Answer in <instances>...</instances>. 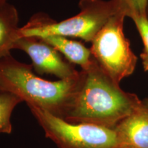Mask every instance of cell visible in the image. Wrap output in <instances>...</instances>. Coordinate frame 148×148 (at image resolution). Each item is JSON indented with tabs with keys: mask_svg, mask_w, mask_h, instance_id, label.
<instances>
[{
	"mask_svg": "<svg viewBox=\"0 0 148 148\" xmlns=\"http://www.w3.org/2000/svg\"><path fill=\"white\" fill-rule=\"evenodd\" d=\"M115 1L120 12H123L126 17H147L148 0H115Z\"/></svg>",
	"mask_w": 148,
	"mask_h": 148,
	"instance_id": "8fae6325",
	"label": "cell"
},
{
	"mask_svg": "<svg viewBox=\"0 0 148 148\" xmlns=\"http://www.w3.org/2000/svg\"><path fill=\"white\" fill-rule=\"evenodd\" d=\"M78 87L62 119L73 123H87L114 128L143 104L138 96L125 92L94 61L80 70Z\"/></svg>",
	"mask_w": 148,
	"mask_h": 148,
	"instance_id": "6da1fadb",
	"label": "cell"
},
{
	"mask_svg": "<svg viewBox=\"0 0 148 148\" xmlns=\"http://www.w3.org/2000/svg\"><path fill=\"white\" fill-rule=\"evenodd\" d=\"M14 49L27 53L32 60L33 69L39 75L49 74L59 79H66L77 77L80 73L55 48L37 37H20Z\"/></svg>",
	"mask_w": 148,
	"mask_h": 148,
	"instance_id": "8992f818",
	"label": "cell"
},
{
	"mask_svg": "<svg viewBox=\"0 0 148 148\" xmlns=\"http://www.w3.org/2000/svg\"><path fill=\"white\" fill-rule=\"evenodd\" d=\"M143 103H144V105H145V106H147L148 108V100H147V99H145V100L143 101Z\"/></svg>",
	"mask_w": 148,
	"mask_h": 148,
	"instance_id": "5bb4252c",
	"label": "cell"
},
{
	"mask_svg": "<svg viewBox=\"0 0 148 148\" xmlns=\"http://www.w3.org/2000/svg\"><path fill=\"white\" fill-rule=\"evenodd\" d=\"M18 11L8 2L0 5V58L11 55L19 37Z\"/></svg>",
	"mask_w": 148,
	"mask_h": 148,
	"instance_id": "9c48e42d",
	"label": "cell"
},
{
	"mask_svg": "<svg viewBox=\"0 0 148 148\" xmlns=\"http://www.w3.org/2000/svg\"><path fill=\"white\" fill-rule=\"evenodd\" d=\"M78 5V14L60 21L42 14L33 16L20 27L19 37L58 35L91 42L108 20L121 12L115 0H79Z\"/></svg>",
	"mask_w": 148,
	"mask_h": 148,
	"instance_id": "3957f363",
	"label": "cell"
},
{
	"mask_svg": "<svg viewBox=\"0 0 148 148\" xmlns=\"http://www.w3.org/2000/svg\"><path fill=\"white\" fill-rule=\"evenodd\" d=\"M80 75L81 71L75 78L47 80L35 73L32 64L19 62L11 55L0 58V90L61 119L76 92Z\"/></svg>",
	"mask_w": 148,
	"mask_h": 148,
	"instance_id": "7a4b0ae2",
	"label": "cell"
},
{
	"mask_svg": "<svg viewBox=\"0 0 148 148\" xmlns=\"http://www.w3.org/2000/svg\"><path fill=\"white\" fill-rule=\"evenodd\" d=\"M46 136L58 148H116L114 129L93 123H73L28 105Z\"/></svg>",
	"mask_w": 148,
	"mask_h": 148,
	"instance_id": "5b68a950",
	"label": "cell"
},
{
	"mask_svg": "<svg viewBox=\"0 0 148 148\" xmlns=\"http://www.w3.org/2000/svg\"><path fill=\"white\" fill-rule=\"evenodd\" d=\"M132 19L143 41V49L140 57L144 71H148V18L145 16H135Z\"/></svg>",
	"mask_w": 148,
	"mask_h": 148,
	"instance_id": "7c38bea8",
	"label": "cell"
},
{
	"mask_svg": "<svg viewBox=\"0 0 148 148\" xmlns=\"http://www.w3.org/2000/svg\"><path fill=\"white\" fill-rule=\"evenodd\" d=\"M39 38L55 48L70 63L80 66L81 69H87L93 62L90 49L81 42L58 35H47Z\"/></svg>",
	"mask_w": 148,
	"mask_h": 148,
	"instance_id": "ba28073f",
	"label": "cell"
},
{
	"mask_svg": "<svg viewBox=\"0 0 148 148\" xmlns=\"http://www.w3.org/2000/svg\"><path fill=\"white\" fill-rule=\"evenodd\" d=\"M146 13H147V17L148 18V2H147V11H146Z\"/></svg>",
	"mask_w": 148,
	"mask_h": 148,
	"instance_id": "9a60e30c",
	"label": "cell"
},
{
	"mask_svg": "<svg viewBox=\"0 0 148 148\" xmlns=\"http://www.w3.org/2000/svg\"><path fill=\"white\" fill-rule=\"evenodd\" d=\"M114 129L116 148H148V108L143 103Z\"/></svg>",
	"mask_w": 148,
	"mask_h": 148,
	"instance_id": "52a82bcc",
	"label": "cell"
},
{
	"mask_svg": "<svg viewBox=\"0 0 148 148\" xmlns=\"http://www.w3.org/2000/svg\"><path fill=\"white\" fill-rule=\"evenodd\" d=\"M7 2H8V0H0V5L4 4Z\"/></svg>",
	"mask_w": 148,
	"mask_h": 148,
	"instance_id": "4fadbf2b",
	"label": "cell"
},
{
	"mask_svg": "<svg viewBox=\"0 0 148 148\" xmlns=\"http://www.w3.org/2000/svg\"><path fill=\"white\" fill-rule=\"evenodd\" d=\"M23 102L18 96L0 90V134H10L12 126L11 116L18 103Z\"/></svg>",
	"mask_w": 148,
	"mask_h": 148,
	"instance_id": "30bf717a",
	"label": "cell"
},
{
	"mask_svg": "<svg viewBox=\"0 0 148 148\" xmlns=\"http://www.w3.org/2000/svg\"><path fill=\"white\" fill-rule=\"evenodd\" d=\"M147 99V100H148V98H147V99Z\"/></svg>",
	"mask_w": 148,
	"mask_h": 148,
	"instance_id": "2e32d148",
	"label": "cell"
},
{
	"mask_svg": "<svg viewBox=\"0 0 148 148\" xmlns=\"http://www.w3.org/2000/svg\"><path fill=\"white\" fill-rule=\"evenodd\" d=\"M125 17L123 12L112 16L92 40L90 48L101 69L119 84L134 73L138 60L123 32Z\"/></svg>",
	"mask_w": 148,
	"mask_h": 148,
	"instance_id": "277c9868",
	"label": "cell"
}]
</instances>
